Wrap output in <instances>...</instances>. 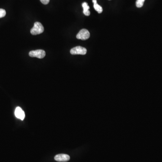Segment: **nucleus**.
<instances>
[{
  "instance_id": "1",
  "label": "nucleus",
  "mask_w": 162,
  "mask_h": 162,
  "mask_svg": "<svg viewBox=\"0 0 162 162\" xmlns=\"http://www.w3.org/2000/svg\"><path fill=\"white\" fill-rule=\"evenodd\" d=\"M44 30V29L42 25L39 22H35L34 26L31 29L30 32L32 35H36L41 34Z\"/></svg>"
},
{
  "instance_id": "2",
  "label": "nucleus",
  "mask_w": 162,
  "mask_h": 162,
  "mask_svg": "<svg viewBox=\"0 0 162 162\" xmlns=\"http://www.w3.org/2000/svg\"><path fill=\"white\" fill-rule=\"evenodd\" d=\"M90 37V34L89 32L86 29H83L81 30L78 33L76 38L78 39L86 40L88 39Z\"/></svg>"
},
{
  "instance_id": "3",
  "label": "nucleus",
  "mask_w": 162,
  "mask_h": 162,
  "mask_svg": "<svg viewBox=\"0 0 162 162\" xmlns=\"http://www.w3.org/2000/svg\"><path fill=\"white\" fill-rule=\"evenodd\" d=\"M86 52L87 50L86 48L80 46H76L70 50V53L73 55H85L86 54Z\"/></svg>"
},
{
  "instance_id": "4",
  "label": "nucleus",
  "mask_w": 162,
  "mask_h": 162,
  "mask_svg": "<svg viewBox=\"0 0 162 162\" xmlns=\"http://www.w3.org/2000/svg\"><path fill=\"white\" fill-rule=\"evenodd\" d=\"M29 56L31 57H37L39 59H42L45 56L46 52L42 50H37L31 51L29 53Z\"/></svg>"
},
{
  "instance_id": "5",
  "label": "nucleus",
  "mask_w": 162,
  "mask_h": 162,
  "mask_svg": "<svg viewBox=\"0 0 162 162\" xmlns=\"http://www.w3.org/2000/svg\"><path fill=\"white\" fill-rule=\"evenodd\" d=\"M15 114L17 118L21 120H23L25 117V112L20 107H17L16 108L15 110Z\"/></svg>"
},
{
  "instance_id": "6",
  "label": "nucleus",
  "mask_w": 162,
  "mask_h": 162,
  "mask_svg": "<svg viewBox=\"0 0 162 162\" xmlns=\"http://www.w3.org/2000/svg\"><path fill=\"white\" fill-rule=\"evenodd\" d=\"M54 159L56 161L66 162L69 160L70 156L68 154H61L56 155Z\"/></svg>"
},
{
  "instance_id": "7",
  "label": "nucleus",
  "mask_w": 162,
  "mask_h": 162,
  "mask_svg": "<svg viewBox=\"0 0 162 162\" xmlns=\"http://www.w3.org/2000/svg\"><path fill=\"white\" fill-rule=\"evenodd\" d=\"M82 6H83V13L86 16H89L90 15V12L89 11L90 9V7L88 5L87 3L85 2L83 3L82 4Z\"/></svg>"
},
{
  "instance_id": "8",
  "label": "nucleus",
  "mask_w": 162,
  "mask_h": 162,
  "mask_svg": "<svg viewBox=\"0 0 162 162\" xmlns=\"http://www.w3.org/2000/svg\"><path fill=\"white\" fill-rule=\"evenodd\" d=\"M94 4V8L98 13L100 14L103 12V8L97 3L96 0H93Z\"/></svg>"
},
{
  "instance_id": "9",
  "label": "nucleus",
  "mask_w": 162,
  "mask_h": 162,
  "mask_svg": "<svg viewBox=\"0 0 162 162\" xmlns=\"http://www.w3.org/2000/svg\"><path fill=\"white\" fill-rule=\"evenodd\" d=\"M145 0H137L136 2V6L138 8H140L143 6Z\"/></svg>"
},
{
  "instance_id": "10",
  "label": "nucleus",
  "mask_w": 162,
  "mask_h": 162,
  "mask_svg": "<svg viewBox=\"0 0 162 162\" xmlns=\"http://www.w3.org/2000/svg\"><path fill=\"white\" fill-rule=\"evenodd\" d=\"M6 15V12L4 9H0V18L4 17Z\"/></svg>"
},
{
  "instance_id": "11",
  "label": "nucleus",
  "mask_w": 162,
  "mask_h": 162,
  "mask_svg": "<svg viewBox=\"0 0 162 162\" xmlns=\"http://www.w3.org/2000/svg\"><path fill=\"white\" fill-rule=\"evenodd\" d=\"M50 0H40L41 2L44 5H47L49 3Z\"/></svg>"
}]
</instances>
